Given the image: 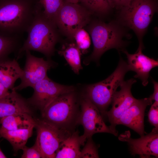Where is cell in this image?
Returning a JSON list of instances; mask_svg holds the SVG:
<instances>
[{"label":"cell","mask_w":158,"mask_h":158,"mask_svg":"<svg viewBox=\"0 0 158 158\" xmlns=\"http://www.w3.org/2000/svg\"><path fill=\"white\" fill-rule=\"evenodd\" d=\"M41 6L39 0H0V34L21 35L27 32Z\"/></svg>","instance_id":"1"},{"label":"cell","mask_w":158,"mask_h":158,"mask_svg":"<svg viewBox=\"0 0 158 158\" xmlns=\"http://www.w3.org/2000/svg\"><path fill=\"white\" fill-rule=\"evenodd\" d=\"M41 6L27 32L28 37L17 52V59L27 50L41 53L48 58L53 54L58 40L56 26L44 16Z\"/></svg>","instance_id":"2"},{"label":"cell","mask_w":158,"mask_h":158,"mask_svg":"<svg viewBox=\"0 0 158 158\" xmlns=\"http://www.w3.org/2000/svg\"><path fill=\"white\" fill-rule=\"evenodd\" d=\"M130 71L127 63L120 57L117 68L110 75L104 80L87 87L86 96L97 108L102 116L106 115L107 109L118 87L124 81L126 73Z\"/></svg>","instance_id":"3"},{"label":"cell","mask_w":158,"mask_h":158,"mask_svg":"<svg viewBox=\"0 0 158 158\" xmlns=\"http://www.w3.org/2000/svg\"><path fill=\"white\" fill-rule=\"evenodd\" d=\"M121 9V21L134 31L139 44H143L142 37L157 10L156 3L154 0H132Z\"/></svg>","instance_id":"4"},{"label":"cell","mask_w":158,"mask_h":158,"mask_svg":"<svg viewBox=\"0 0 158 158\" xmlns=\"http://www.w3.org/2000/svg\"><path fill=\"white\" fill-rule=\"evenodd\" d=\"M89 33L93 45L91 60H97L104 52L111 49H124L126 44L122 40L123 31L115 23H95L90 27Z\"/></svg>","instance_id":"5"},{"label":"cell","mask_w":158,"mask_h":158,"mask_svg":"<svg viewBox=\"0 0 158 158\" xmlns=\"http://www.w3.org/2000/svg\"><path fill=\"white\" fill-rule=\"evenodd\" d=\"M37 130L35 142L42 158H55L61 142L71 134L65 128L59 127L42 119H35Z\"/></svg>","instance_id":"6"},{"label":"cell","mask_w":158,"mask_h":158,"mask_svg":"<svg viewBox=\"0 0 158 158\" xmlns=\"http://www.w3.org/2000/svg\"><path fill=\"white\" fill-rule=\"evenodd\" d=\"M91 12L79 5L64 2L55 20V25L66 35L73 38L76 32L87 24Z\"/></svg>","instance_id":"7"},{"label":"cell","mask_w":158,"mask_h":158,"mask_svg":"<svg viewBox=\"0 0 158 158\" xmlns=\"http://www.w3.org/2000/svg\"><path fill=\"white\" fill-rule=\"evenodd\" d=\"M76 109L73 92L65 94L52 101L41 113L43 119L62 128L73 120Z\"/></svg>","instance_id":"8"},{"label":"cell","mask_w":158,"mask_h":158,"mask_svg":"<svg viewBox=\"0 0 158 158\" xmlns=\"http://www.w3.org/2000/svg\"><path fill=\"white\" fill-rule=\"evenodd\" d=\"M81 105V112L76 123L81 125L84 128V133L80 136L82 145L96 133H105L118 135L106 125L98 109L87 96L82 99Z\"/></svg>","instance_id":"9"},{"label":"cell","mask_w":158,"mask_h":158,"mask_svg":"<svg viewBox=\"0 0 158 158\" xmlns=\"http://www.w3.org/2000/svg\"><path fill=\"white\" fill-rule=\"evenodd\" d=\"M34 92L27 99L31 106L40 110L41 113L54 99L61 95L73 92L74 87L58 83L47 76L32 87Z\"/></svg>","instance_id":"10"},{"label":"cell","mask_w":158,"mask_h":158,"mask_svg":"<svg viewBox=\"0 0 158 158\" xmlns=\"http://www.w3.org/2000/svg\"><path fill=\"white\" fill-rule=\"evenodd\" d=\"M25 53L26 61L23 74L20 78L21 82L12 90H21L29 87H32L47 76V71L53 67V64L50 60L36 57L29 50L25 51Z\"/></svg>","instance_id":"11"},{"label":"cell","mask_w":158,"mask_h":158,"mask_svg":"<svg viewBox=\"0 0 158 158\" xmlns=\"http://www.w3.org/2000/svg\"><path fill=\"white\" fill-rule=\"evenodd\" d=\"M136 80L131 78L123 81L120 85V90L114 94L111 101L112 107L107 112L106 116L110 123L111 129L118 135L116 129L118 120L123 113L134 103L136 99L133 96L131 92L132 85Z\"/></svg>","instance_id":"12"},{"label":"cell","mask_w":158,"mask_h":158,"mask_svg":"<svg viewBox=\"0 0 158 158\" xmlns=\"http://www.w3.org/2000/svg\"><path fill=\"white\" fill-rule=\"evenodd\" d=\"M119 140L128 143L132 155L138 154L141 158L158 157V128L154 127L149 133L138 139L131 137L129 131H126L118 137Z\"/></svg>","instance_id":"13"},{"label":"cell","mask_w":158,"mask_h":158,"mask_svg":"<svg viewBox=\"0 0 158 158\" xmlns=\"http://www.w3.org/2000/svg\"><path fill=\"white\" fill-rule=\"evenodd\" d=\"M149 97L136 99L132 105L121 116L117 125L126 126L137 132L141 136L144 135V117L147 106L152 104Z\"/></svg>","instance_id":"14"},{"label":"cell","mask_w":158,"mask_h":158,"mask_svg":"<svg viewBox=\"0 0 158 158\" xmlns=\"http://www.w3.org/2000/svg\"><path fill=\"white\" fill-rule=\"evenodd\" d=\"M143 47L139 45L136 53L132 54L124 49L122 51L127 56L130 70L136 73L134 77L140 79L142 85L146 86L148 83L150 72L153 68L158 66V61L144 54L142 52Z\"/></svg>","instance_id":"15"},{"label":"cell","mask_w":158,"mask_h":158,"mask_svg":"<svg viewBox=\"0 0 158 158\" xmlns=\"http://www.w3.org/2000/svg\"><path fill=\"white\" fill-rule=\"evenodd\" d=\"M30 105L15 90H12L6 96L0 99V118L19 113L31 115Z\"/></svg>","instance_id":"16"},{"label":"cell","mask_w":158,"mask_h":158,"mask_svg":"<svg viewBox=\"0 0 158 158\" xmlns=\"http://www.w3.org/2000/svg\"><path fill=\"white\" fill-rule=\"evenodd\" d=\"M23 73V69L15 59L0 61V83L8 90H12L15 82Z\"/></svg>","instance_id":"17"},{"label":"cell","mask_w":158,"mask_h":158,"mask_svg":"<svg viewBox=\"0 0 158 158\" xmlns=\"http://www.w3.org/2000/svg\"><path fill=\"white\" fill-rule=\"evenodd\" d=\"M82 145L77 132L71 134L61 143L56 158H80V146Z\"/></svg>","instance_id":"18"},{"label":"cell","mask_w":158,"mask_h":158,"mask_svg":"<svg viewBox=\"0 0 158 158\" xmlns=\"http://www.w3.org/2000/svg\"><path fill=\"white\" fill-rule=\"evenodd\" d=\"M35 126L28 128L9 130L0 127V136L8 140L15 152L22 150L25 145L28 139L32 135Z\"/></svg>","instance_id":"19"},{"label":"cell","mask_w":158,"mask_h":158,"mask_svg":"<svg viewBox=\"0 0 158 158\" xmlns=\"http://www.w3.org/2000/svg\"><path fill=\"white\" fill-rule=\"evenodd\" d=\"M0 123L1 127L7 130H13L35 126V120L31 114L22 113L1 118Z\"/></svg>","instance_id":"20"},{"label":"cell","mask_w":158,"mask_h":158,"mask_svg":"<svg viewBox=\"0 0 158 158\" xmlns=\"http://www.w3.org/2000/svg\"><path fill=\"white\" fill-rule=\"evenodd\" d=\"M58 53L65 58L75 73H79L83 68L80 60L81 52L76 44L72 43L63 44Z\"/></svg>","instance_id":"21"},{"label":"cell","mask_w":158,"mask_h":158,"mask_svg":"<svg viewBox=\"0 0 158 158\" xmlns=\"http://www.w3.org/2000/svg\"><path fill=\"white\" fill-rule=\"evenodd\" d=\"M21 36H7L0 34V61L8 58L12 53L18 51L22 46Z\"/></svg>","instance_id":"22"},{"label":"cell","mask_w":158,"mask_h":158,"mask_svg":"<svg viewBox=\"0 0 158 158\" xmlns=\"http://www.w3.org/2000/svg\"><path fill=\"white\" fill-rule=\"evenodd\" d=\"M64 2V0H39L44 9L45 17L55 26L56 17Z\"/></svg>","instance_id":"23"},{"label":"cell","mask_w":158,"mask_h":158,"mask_svg":"<svg viewBox=\"0 0 158 158\" xmlns=\"http://www.w3.org/2000/svg\"><path fill=\"white\" fill-rule=\"evenodd\" d=\"M80 1L90 10L102 14L107 13L114 6L111 0H81Z\"/></svg>","instance_id":"24"},{"label":"cell","mask_w":158,"mask_h":158,"mask_svg":"<svg viewBox=\"0 0 158 158\" xmlns=\"http://www.w3.org/2000/svg\"><path fill=\"white\" fill-rule=\"evenodd\" d=\"M73 38L81 52L84 53L89 48L91 44L90 37L88 33L83 28L80 29L76 32Z\"/></svg>","instance_id":"25"},{"label":"cell","mask_w":158,"mask_h":158,"mask_svg":"<svg viewBox=\"0 0 158 158\" xmlns=\"http://www.w3.org/2000/svg\"><path fill=\"white\" fill-rule=\"evenodd\" d=\"M91 138L87 139L86 143L81 151L80 158L99 157L97 147Z\"/></svg>","instance_id":"26"},{"label":"cell","mask_w":158,"mask_h":158,"mask_svg":"<svg viewBox=\"0 0 158 158\" xmlns=\"http://www.w3.org/2000/svg\"><path fill=\"white\" fill-rule=\"evenodd\" d=\"M22 150L23 154L21 157L22 158H42L40 150L35 142L32 147H29L25 145Z\"/></svg>","instance_id":"27"},{"label":"cell","mask_w":158,"mask_h":158,"mask_svg":"<svg viewBox=\"0 0 158 158\" xmlns=\"http://www.w3.org/2000/svg\"><path fill=\"white\" fill-rule=\"evenodd\" d=\"M149 122L154 127L158 128V102H155L151 105L148 113Z\"/></svg>","instance_id":"28"},{"label":"cell","mask_w":158,"mask_h":158,"mask_svg":"<svg viewBox=\"0 0 158 158\" xmlns=\"http://www.w3.org/2000/svg\"><path fill=\"white\" fill-rule=\"evenodd\" d=\"M152 81L154 85V91L149 98L152 101L154 100L155 102H158V83L153 80Z\"/></svg>","instance_id":"29"},{"label":"cell","mask_w":158,"mask_h":158,"mask_svg":"<svg viewBox=\"0 0 158 158\" xmlns=\"http://www.w3.org/2000/svg\"><path fill=\"white\" fill-rule=\"evenodd\" d=\"M10 92L9 90L6 88L0 83V99L6 96Z\"/></svg>","instance_id":"30"},{"label":"cell","mask_w":158,"mask_h":158,"mask_svg":"<svg viewBox=\"0 0 158 158\" xmlns=\"http://www.w3.org/2000/svg\"><path fill=\"white\" fill-rule=\"evenodd\" d=\"M132 0H120V3L119 8L126 6L128 5Z\"/></svg>","instance_id":"31"},{"label":"cell","mask_w":158,"mask_h":158,"mask_svg":"<svg viewBox=\"0 0 158 158\" xmlns=\"http://www.w3.org/2000/svg\"><path fill=\"white\" fill-rule=\"evenodd\" d=\"M114 6H116L117 8H119L120 0H111Z\"/></svg>","instance_id":"32"},{"label":"cell","mask_w":158,"mask_h":158,"mask_svg":"<svg viewBox=\"0 0 158 158\" xmlns=\"http://www.w3.org/2000/svg\"><path fill=\"white\" fill-rule=\"evenodd\" d=\"M81 0H64V2L74 4L78 3Z\"/></svg>","instance_id":"33"},{"label":"cell","mask_w":158,"mask_h":158,"mask_svg":"<svg viewBox=\"0 0 158 158\" xmlns=\"http://www.w3.org/2000/svg\"><path fill=\"white\" fill-rule=\"evenodd\" d=\"M0 138H1L0 136ZM7 158L5 154L1 150L0 147V158Z\"/></svg>","instance_id":"34"},{"label":"cell","mask_w":158,"mask_h":158,"mask_svg":"<svg viewBox=\"0 0 158 158\" xmlns=\"http://www.w3.org/2000/svg\"><path fill=\"white\" fill-rule=\"evenodd\" d=\"M0 125H1V124H0ZM0 127H1V126H0Z\"/></svg>","instance_id":"35"}]
</instances>
